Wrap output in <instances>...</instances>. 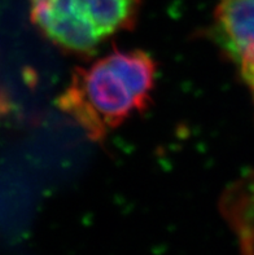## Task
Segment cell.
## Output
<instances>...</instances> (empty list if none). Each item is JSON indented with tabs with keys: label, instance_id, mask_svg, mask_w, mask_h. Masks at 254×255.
I'll return each instance as SVG.
<instances>
[{
	"label": "cell",
	"instance_id": "obj_1",
	"mask_svg": "<svg viewBox=\"0 0 254 255\" xmlns=\"http://www.w3.org/2000/svg\"><path fill=\"white\" fill-rule=\"evenodd\" d=\"M156 64L143 51H116L73 73L58 107L91 139H103L138 113L155 86Z\"/></svg>",
	"mask_w": 254,
	"mask_h": 255
},
{
	"label": "cell",
	"instance_id": "obj_2",
	"mask_svg": "<svg viewBox=\"0 0 254 255\" xmlns=\"http://www.w3.org/2000/svg\"><path fill=\"white\" fill-rule=\"evenodd\" d=\"M31 21L60 48L87 53L132 27L140 0H29Z\"/></svg>",
	"mask_w": 254,
	"mask_h": 255
},
{
	"label": "cell",
	"instance_id": "obj_3",
	"mask_svg": "<svg viewBox=\"0 0 254 255\" xmlns=\"http://www.w3.org/2000/svg\"><path fill=\"white\" fill-rule=\"evenodd\" d=\"M213 34L236 66L254 103V0H219Z\"/></svg>",
	"mask_w": 254,
	"mask_h": 255
}]
</instances>
